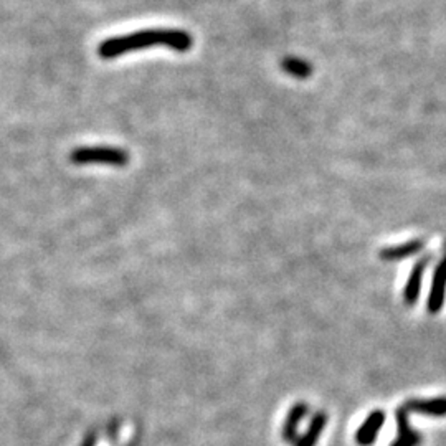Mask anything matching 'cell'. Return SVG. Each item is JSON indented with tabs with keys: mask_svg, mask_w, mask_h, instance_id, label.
<instances>
[{
	"mask_svg": "<svg viewBox=\"0 0 446 446\" xmlns=\"http://www.w3.org/2000/svg\"><path fill=\"white\" fill-rule=\"evenodd\" d=\"M194 45V37L187 30L179 28H147L133 32L121 37H111L103 40L98 45V55L103 60H114L118 56L133 53V51L165 46L179 53H185Z\"/></svg>",
	"mask_w": 446,
	"mask_h": 446,
	"instance_id": "obj_1",
	"label": "cell"
},
{
	"mask_svg": "<svg viewBox=\"0 0 446 446\" xmlns=\"http://www.w3.org/2000/svg\"><path fill=\"white\" fill-rule=\"evenodd\" d=\"M70 160L76 165L86 164H108L114 167H124L129 162L128 150L110 146H93V147H76L71 150Z\"/></svg>",
	"mask_w": 446,
	"mask_h": 446,
	"instance_id": "obj_2",
	"label": "cell"
},
{
	"mask_svg": "<svg viewBox=\"0 0 446 446\" xmlns=\"http://www.w3.org/2000/svg\"><path fill=\"white\" fill-rule=\"evenodd\" d=\"M445 291H446V258L442 263H440L437 271H435L432 293H430V298H428L430 313L435 314L442 309L443 301H445Z\"/></svg>",
	"mask_w": 446,
	"mask_h": 446,
	"instance_id": "obj_3",
	"label": "cell"
},
{
	"mask_svg": "<svg viewBox=\"0 0 446 446\" xmlns=\"http://www.w3.org/2000/svg\"><path fill=\"white\" fill-rule=\"evenodd\" d=\"M427 264H428V258L425 256L423 260H420L417 264H415L413 271L412 274H410L405 291H403V299H405V303L408 306H413L415 303H417L420 289H422V279H423V273H425V268H427Z\"/></svg>",
	"mask_w": 446,
	"mask_h": 446,
	"instance_id": "obj_4",
	"label": "cell"
},
{
	"mask_svg": "<svg viewBox=\"0 0 446 446\" xmlns=\"http://www.w3.org/2000/svg\"><path fill=\"white\" fill-rule=\"evenodd\" d=\"M281 70L289 76L296 78V80H306L313 75V65L304 58H298V56H286L281 60Z\"/></svg>",
	"mask_w": 446,
	"mask_h": 446,
	"instance_id": "obj_5",
	"label": "cell"
},
{
	"mask_svg": "<svg viewBox=\"0 0 446 446\" xmlns=\"http://www.w3.org/2000/svg\"><path fill=\"white\" fill-rule=\"evenodd\" d=\"M423 248V242H410L405 245H398L393 248H385V250L380 251V258L385 261H395L402 260V258L412 256L413 253L420 251Z\"/></svg>",
	"mask_w": 446,
	"mask_h": 446,
	"instance_id": "obj_6",
	"label": "cell"
},
{
	"mask_svg": "<svg viewBox=\"0 0 446 446\" xmlns=\"http://www.w3.org/2000/svg\"><path fill=\"white\" fill-rule=\"evenodd\" d=\"M382 423H383V413L382 412L372 413L370 417L367 418V422L362 425L359 430V435H357L359 442L370 443L372 440L375 438V435L378 433V428L382 427Z\"/></svg>",
	"mask_w": 446,
	"mask_h": 446,
	"instance_id": "obj_7",
	"label": "cell"
},
{
	"mask_svg": "<svg viewBox=\"0 0 446 446\" xmlns=\"http://www.w3.org/2000/svg\"><path fill=\"white\" fill-rule=\"evenodd\" d=\"M306 412H308V407H306V403H298V405L291 410V413H289V417H288L286 427H284V433H286V437L291 438L293 435L296 433L298 425H299L301 420H303Z\"/></svg>",
	"mask_w": 446,
	"mask_h": 446,
	"instance_id": "obj_8",
	"label": "cell"
}]
</instances>
